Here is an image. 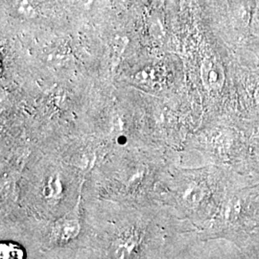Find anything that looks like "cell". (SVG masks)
<instances>
[{"mask_svg": "<svg viewBox=\"0 0 259 259\" xmlns=\"http://www.w3.org/2000/svg\"><path fill=\"white\" fill-rule=\"evenodd\" d=\"M0 257L2 259L25 258L26 251L18 243L5 241L0 244Z\"/></svg>", "mask_w": 259, "mask_h": 259, "instance_id": "obj_1", "label": "cell"}, {"mask_svg": "<svg viewBox=\"0 0 259 259\" xmlns=\"http://www.w3.org/2000/svg\"><path fill=\"white\" fill-rule=\"evenodd\" d=\"M13 2L19 10L20 14H23L26 17H34L35 16L36 10L33 6L31 0H13Z\"/></svg>", "mask_w": 259, "mask_h": 259, "instance_id": "obj_2", "label": "cell"}]
</instances>
